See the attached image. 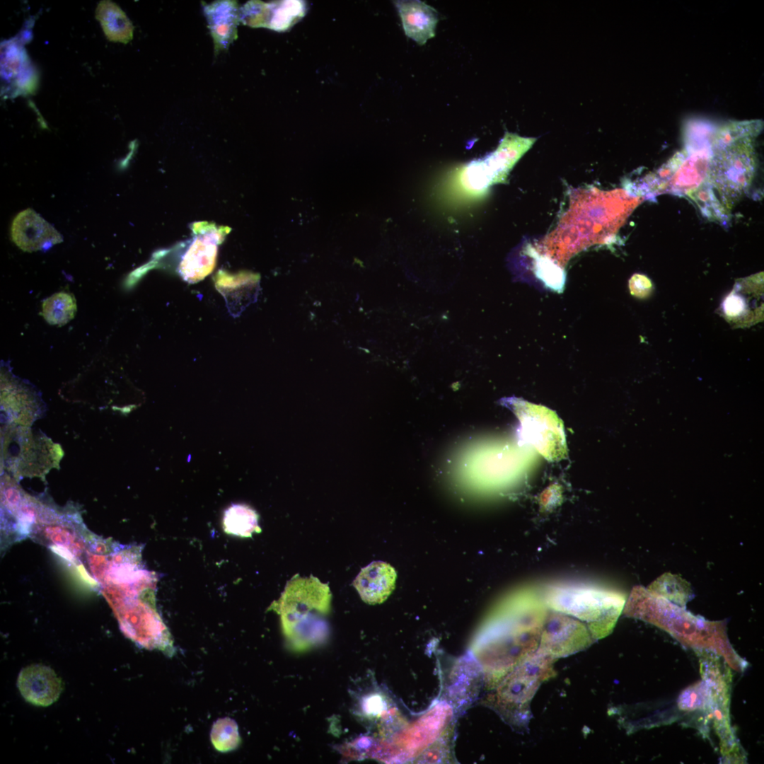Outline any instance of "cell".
Wrapping results in <instances>:
<instances>
[{
    "label": "cell",
    "mask_w": 764,
    "mask_h": 764,
    "mask_svg": "<svg viewBox=\"0 0 764 764\" xmlns=\"http://www.w3.org/2000/svg\"><path fill=\"white\" fill-rule=\"evenodd\" d=\"M546 596L550 607L587 625L596 640L610 633L625 604L620 593L586 587H555Z\"/></svg>",
    "instance_id": "obj_4"
},
{
    "label": "cell",
    "mask_w": 764,
    "mask_h": 764,
    "mask_svg": "<svg viewBox=\"0 0 764 764\" xmlns=\"http://www.w3.org/2000/svg\"><path fill=\"white\" fill-rule=\"evenodd\" d=\"M711 155L707 148L678 153L669 161L673 174L664 192L688 195L698 189L707 180Z\"/></svg>",
    "instance_id": "obj_13"
},
{
    "label": "cell",
    "mask_w": 764,
    "mask_h": 764,
    "mask_svg": "<svg viewBox=\"0 0 764 764\" xmlns=\"http://www.w3.org/2000/svg\"><path fill=\"white\" fill-rule=\"evenodd\" d=\"M651 591L682 606L692 598L688 583L677 575L664 574L655 580L648 588Z\"/></svg>",
    "instance_id": "obj_23"
},
{
    "label": "cell",
    "mask_w": 764,
    "mask_h": 764,
    "mask_svg": "<svg viewBox=\"0 0 764 764\" xmlns=\"http://www.w3.org/2000/svg\"><path fill=\"white\" fill-rule=\"evenodd\" d=\"M552 656L538 648L526 656L502 683L499 695L507 703L527 705L542 682L550 676Z\"/></svg>",
    "instance_id": "obj_9"
},
{
    "label": "cell",
    "mask_w": 764,
    "mask_h": 764,
    "mask_svg": "<svg viewBox=\"0 0 764 764\" xmlns=\"http://www.w3.org/2000/svg\"><path fill=\"white\" fill-rule=\"evenodd\" d=\"M550 608L552 612L547 610L538 648L556 659L581 651L596 640L587 625Z\"/></svg>",
    "instance_id": "obj_8"
},
{
    "label": "cell",
    "mask_w": 764,
    "mask_h": 764,
    "mask_svg": "<svg viewBox=\"0 0 764 764\" xmlns=\"http://www.w3.org/2000/svg\"><path fill=\"white\" fill-rule=\"evenodd\" d=\"M405 35L419 45L433 38L439 13L432 6L419 0L395 1Z\"/></svg>",
    "instance_id": "obj_17"
},
{
    "label": "cell",
    "mask_w": 764,
    "mask_h": 764,
    "mask_svg": "<svg viewBox=\"0 0 764 764\" xmlns=\"http://www.w3.org/2000/svg\"><path fill=\"white\" fill-rule=\"evenodd\" d=\"M624 607L626 615L663 629L696 652H707L718 655L736 671L745 668V661L729 643L724 621H709L695 616L687 611L685 606L643 586L633 589Z\"/></svg>",
    "instance_id": "obj_2"
},
{
    "label": "cell",
    "mask_w": 764,
    "mask_h": 764,
    "mask_svg": "<svg viewBox=\"0 0 764 764\" xmlns=\"http://www.w3.org/2000/svg\"><path fill=\"white\" fill-rule=\"evenodd\" d=\"M96 18L110 41L126 44L132 39L134 26L117 4L100 1L96 9Z\"/></svg>",
    "instance_id": "obj_20"
},
{
    "label": "cell",
    "mask_w": 764,
    "mask_h": 764,
    "mask_svg": "<svg viewBox=\"0 0 764 764\" xmlns=\"http://www.w3.org/2000/svg\"><path fill=\"white\" fill-rule=\"evenodd\" d=\"M534 141L533 138L505 134L493 152L463 167L460 175L461 183L469 192L480 194L494 184L504 183L515 163Z\"/></svg>",
    "instance_id": "obj_6"
},
{
    "label": "cell",
    "mask_w": 764,
    "mask_h": 764,
    "mask_svg": "<svg viewBox=\"0 0 764 764\" xmlns=\"http://www.w3.org/2000/svg\"><path fill=\"white\" fill-rule=\"evenodd\" d=\"M763 272L739 280L722 303V311L729 323L737 326L752 325L763 316Z\"/></svg>",
    "instance_id": "obj_11"
},
{
    "label": "cell",
    "mask_w": 764,
    "mask_h": 764,
    "mask_svg": "<svg viewBox=\"0 0 764 764\" xmlns=\"http://www.w3.org/2000/svg\"><path fill=\"white\" fill-rule=\"evenodd\" d=\"M303 1H250L240 8V21L250 27L286 31L305 16Z\"/></svg>",
    "instance_id": "obj_12"
},
{
    "label": "cell",
    "mask_w": 764,
    "mask_h": 764,
    "mask_svg": "<svg viewBox=\"0 0 764 764\" xmlns=\"http://www.w3.org/2000/svg\"><path fill=\"white\" fill-rule=\"evenodd\" d=\"M680 710L688 712L702 710L710 716L712 707L710 690L707 683L702 680L685 689L678 700Z\"/></svg>",
    "instance_id": "obj_24"
},
{
    "label": "cell",
    "mask_w": 764,
    "mask_h": 764,
    "mask_svg": "<svg viewBox=\"0 0 764 764\" xmlns=\"http://www.w3.org/2000/svg\"><path fill=\"white\" fill-rule=\"evenodd\" d=\"M76 309L74 295L60 291L42 301V315L49 324L62 326L74 318Z\"/></svg>",
    "instance_id": "obj_22"
},
{
    "label": "cell",
    "mask_w": 764,
    "mask_h": 764,
    "mask_svg": "<svg viewBox=\"0 0 764 764\" xmlns=\"http://www.w3.org/2000/svg\"><path fill=\"white\" fill-rule=\"evenodd\" d=\"M570 196L569 209L543 243L545 255L561 267L579 252L611 241L644 200L624 189L579 190Z\"/></svg>",
    "instance_id": "obj_1"
},
{
    "label": "cell",
    "mask_w": 764,
    "mask_h": 764,
    "mask_svg": "<svg viewBox=\"0 0 764 764\" xmlns=\"http://www.w3.org/2000/svg\"><path fill=\"white\" fill-rule=\"evenodd\" d=\"M520 422V437L545 459L558 461L567 455L564 425L557 414L546 407L518 398H509Z\"/></svg>",
    "instance_id": "obj_5"
},
{
    "label": "cell",
    "mask_w": 764,
    "mask_h": 764,
    "mask_svg": "<svg viewBox=\"0 0 764 764\" xmlns=\"http://www.w3.org/2000/svg\"><path fill=\"white\" fill-rule=\"evenodd\" d=\"M258 514L250 507L236 504L227 508L223 516V528L230 535L240 537H250L255 532L258 533Z\"/></svg>",
    "instance_id": "obj_21"
},
{
    "label": "cell",
    "mask_w": 764,
    "mask_h": 764,
    "mask_svg": "<svg viewBox=\"0 0 764 764\" xmlns=\"http://www.w3.org/2000/svg\"><path fill=\"white\" fill-rule=\"evenodd\" d=\"M384 707V702L378 695H372L364 700L363 709L368 714L376 715L379 714Z\"/></svg>",
    "instance_id": "obj_27"
},
{
    "label": "cell",
    "mask_w": 764,
    "mask_h": 764,
    "mask_svg": "<svg viewBox=\"0 0 764 764\" xmlns=\"http://www.w3.org/2000/svg\"><path fill=\"white\" fill-rule=\"evenodd\" d=\"M753 135L751 126L731 125L719 130L713 140L707 182L715 188L718 199L729 212L753 180Z\"/></svg>",
    "instance_id": "obj_3"
},
{
    "label": "cell",
    "mask_w": 764,
    "mask_h": 764,
    "mask_svg": "<svg viewBox=\"0 0 764 764\" xmlns=\"http://www.w3.org/2000/svg\"><path fill=\"white\" fill-rule=\"evenodd\" d=\"M396 572L389 564L375 561L361 569L352 584L369 604L381 603L395 588Z\"/></svg>",
    "instance_id": "obj_18"
},
{
    "label": "cell",
    "mask_w": 764,
    "mask_h": 764,
    "mask_svg": "<svg viewBox=\"0 0 764 764\" xmlns=\"http://www.w3.org/2000/svg\"><path fill=\"white\" fill-rule=\"evenodd\" d=\"M210 737L214 747L223 753L236 749L241 742L237 724L229 717L221 718L214 723Z\"/></svg>",
    "instance_id": "obj_25"
},
{
    "label": "cell",
    "mask_w": 764,
    "mask_h": 764,
    "mask_svg": "<svg viewBox=\"0 0 764 764\" xmlns=\"http://www.w3.org/2000/svg\"><path fill=\"white\" fill-rule=\"evenodd\" d=\"M700 663L702 679L708 685L712 699L710 718L720 739L721 751L724 756L736 760L741 756L739 746L730 725L729 683L731 675L723 666L720 656L711 652H700Z\"/></svg>",
    "instance_id": "obj_7"
},
{
    "label": "cell",
    "mask_w": 764,
    "mask_h": 764,
    "mask_svg": "<svg viewBox=\"0 0 764 764\" xmlns=\"http://www.w3.org/2000/svg\"><path fill=\"white\" fill-rule=\"evenodd\" d=\"M11 237L18 247L30 253L48 249L63 241L52 225L30 208L14 218Z\"/></svg>",
    "instance_id": "obj_14"
},
{
    "label": "cell",
    "mask_w": 764,
    "mask_h": 764,
    "mask_svg": "<svg viewBox=\"0 0 764 764\" xmlns=\"http://www.w3.org/2000/svg\"><path fill=\"white\" fill-rule=\"evenodd\" d=\"M203 11L214 45L215 53L227 50L238 36L240 8L236 1H215L203 4Z\"/></svg>",
    "instance_id": "obj_16"
},
{
    "label": "cell",
    "mask_w": 764,
    "mask_h": 764,
    "mask_svg": "<svg viewBox=\"0 0 764 764\" xmlns=\"http://www.w3.org/2000/svg\"><path fill=\"white\" fill-rule=\"evenodd\" d=\"M1 400L4 410L13 412V420L16 413V421L21 422V419L24 417L32 422L41 401L37 391L30 383L15 376H10L1 371Z\"/></svg>",
    "instance_id": "obj_19"
},
{
    "label": "cell",
    "mask_w": 764,
    "mask_h": 764,
    "mask_svg": "<svg viewBox=\"0 0 764 764\" xmlns=\"http://www.w3.org/2000/svg\"><path fill=\"white\" fill-rule=\"evenodd\" d=\"M17 684L26 701L43 707L57 701L63 690L62 680L52 669L42 664H33L23 668Z\"/></svg>",
    "instance_id": "obj_15"
},
{
    "label": "cell",
    "mask_w": 764,
    "mask_h": 764,
    "mask_svg": "<svg viewBox=\"0 0 764 764\" xmlns=\"http://www.w3.org/2000/svg\"><path fill=\"white\" fill-rule=\"evenodd\" d=\"M629 287L631 294L638 298H644L650 294L652 284L646 276L635 274L630 279Z\"/></svg>",
    "instance_id": "obj_26"
},
{
    "label": "cell",
    "mask_w": 764,
    "mask_h": 764,
    "mask_svg": "<svg viewBox=\"0 0 764 764\" xmlns=\"http://www.w3.org/2000/svg\"><path fill=\"white\" fill-rule=\"evenodd\" d=\"M220 234L209 230L195 235L180 248L175 270L189 283L203 279L214 267Z\"/></svg>",
    "instance_id": "obj_10"
}]
</instances>
